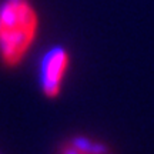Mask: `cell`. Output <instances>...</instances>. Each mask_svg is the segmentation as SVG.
<instances>
[{"label":"cell","mask_w":154,"mask_h":154,"mask_svg":"<svg viewBox=\"0 0 154 154\" xmlns=\"http://www.w3.org/2000/svg\"><path fill=\"white\" fill-rule=\"evenodd\" d=\"M38 24L30 0H5L0 5V59L5 66L22 63L37 37Z\"/></svg>","instance_id":"1"},{"label":"cell","mask_w":154,"mask_h":154,"mask_svg":"<svg viewBox=\"0 0 154 154\" xmlns=\"http://www.w3.org/2000/svg\"><path fill=\"white\" fill-rule=\"evenodd\" d=\"M69 67V54L63 47H53L44 54L40 64V84L44 96L54 99L60 94L61 80Z\"/></svg>","instance_id":"2"}]
</instances>
